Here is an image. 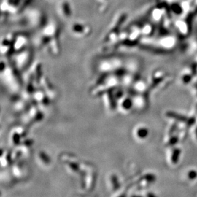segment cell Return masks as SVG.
I'll list each match as a JSON object with an SVG mask.
<instances>
[{
  "mask_svg": "<svg viewBox=\"0 0 197 197\" xmlns=\"http://www.w3.org/2000/svg\"><path fill=\"white\" fill-rule=\"evenodd\" d=\"M191 76L190 75H186L182 77V81L184 83L188 84L191 82Z\"/></svg>",
  "mask_w": 197,
  "mask_h": 197,
  "instance_id": "7",
  "label": "cell"
},
{
  "mask_svg": "<svg viewBox=\"0 0 197 197\" xmlns=\"http://www.w3.org/2000/svg\"><path fill=\"white\" fill-rule=\"evenodd\" d=\"M181 151L180 149L177 148L174 150L173 152H172V158H171V159H172V163H174V164L177 163V162L179 159L180 155H181Z\"/></svg>",
  "mask_w": 197,
  "mask_h": 197,
  "instance_id": "2",
  "label": "cell"
},
{
  "mask_svg": "<svg viewBox=\"0 0 197 197\" xmlns=\"http://www.w3.org/2000/svg\"><path fill=\"white\" fill-rule=\"evenodd\" d=\"M178 142V137L176 136H174L170 139L168 142L169 145H174Z\"/></svg>",
  "mask_w": 197,
  "mask_h": 197,
  "instance_id": "6",
  "label": "cell"
},
{
  "mask_svg": "<svg viewBox=\"0 0 197 197\" xmlns=\"http://www.w3.org/2000/svg\"><path fill=\"white\" fill-rule=\"evenodd\" d=\"M148 130L146 128H140V129L137 131V135L140 138H145L146 137L147 135H148Z\"/></svg>",
  "mask_w": 197,
  "mask_h": 197,
  "instance_id": "3",
  "label": "cell"
},
{
  "mask_svg": "<svg viewBox=\"0 0 197 197\" xmlns=\"http://www.w3.org/2000/svg\"><path fill=\"white\" fill-rule=\"evenodd\" d=\"M177 129V124L176 123H175L174 124V125H172V126L171 127V128L170 129V131H169V135H172L175 132V130Z\"/></svg>",
  "mask_w": 197,
  "mask_h": 197,
  "instance_id": "8",
  "label": "cell"
},
{
  "mask_svg": "<svg viewBox=\"0 0 197 197\" xmlns=\"http://www.w3.org/2000/svg\"><path fill=\"white\" fill-rule=\"evenodd\" d=\"M162 78H157L155 80H154L153 83H152V87L155 88L156 85H157L158 84H160L161 81H162Z\"/></svg>",
  "mask_w": 197,
  "mask_h": 197,
  "instance_id": "9",
  "label": "cell"
},
{
  "mask_svg": "<svg viewBox=\"0 0 197 197\" xmlns=\"http://www.w3.org/2000/svg\"><path fill=\"white\" fill-rule=\"evenodd\" d=\"M188 177L190 179H195L197 177V172L195 170H191L188 174Z\"/></svg>",
  "mask_w": 197,
  "mask_h": 197,
  "instance_id": "4",
  "label": "cell"
},
{
  "mask_svg": "<svg viewBox=\"0 0 197 197\" xmlns=\"http://www.w3.org/2000/svg\"><path fill=\"white\" fill-rule=\"evenodd\" d=\"M166 115L169 117L170 118H173L179 121H181V122H187L188 121V118L185 116V115H182L181 114H179L176 112H171V111H169L166 113Z\"/></svg>",
  "mask_w": 197,
  "mask_h": 197,
  "instance_id": "1",
  "label": "cell"
},
{
  "mask_svg": "<svg viewBox=\"0 0 197 197\" xmlns=\"http://www.w3.org/2000/svg\"><path fill=\"white\" fill-rule=\"evenodd\" d=\"M196 88H197V85H196Z\"/></svg>",
  "mask_w": 197,
  "mask_h": 197,
  "instance_id": "11",
  "label": "cell"
},
{
  "mask_svg": "<svg viewBox=\"0 0 197 197\" xmlns=\"http://www.w3.org/2000/svg\"><path fill=\"white\" fill-rule=\"evenodd\" d=\"M196 122V117H192L191 118H190L189 119H188V121L186 122L187 123V127L188 128H190L191 127L192 125H193Z\"/></svg>",
  "mask_w": 197,
  "mask_h": 197,
  "instance_id": "5",
  "label": "cell"
},
{
  "mask_svg": "<svg viewBox=\"0 0 197 197\" xmlns=\"http://www.w3.org/2000/svg\"><path fill=\"white\" fill-rule=\"evenodd\" d=\"M195 133H196V138H197V127L196 128V130H195Z\"/></svg>",
  "mask_w": 197,
  "mask_h": 197,
  "instance_id": "10",
  "label": "cell"
}]
</instances>
